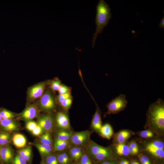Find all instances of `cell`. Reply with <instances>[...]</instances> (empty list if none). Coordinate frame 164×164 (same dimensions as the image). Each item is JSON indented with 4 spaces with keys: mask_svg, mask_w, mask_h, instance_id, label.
<instances>
[{
    "mask_svg": "<svg viewBox=\"0 0 164 164\" xmlns=\"http://www.w3.org/2000/svg\"><path fill=\"white\" fill-rule=\"evenodd\" d=\"M146 128L158 135L164 132V101L159 98L149 106L146 114Z\"/></svg>",
    "mask_w": 164,
    "mask_h": 164,
    "instance_id": "cell-1",
    "label": "cell"
},
{
    "mask_svg": "<svg viewBox=\"0 0 164 164\" xmlns=\"http://www.w3.org/2000/svg\"><path fill=\"white\" fill-rule=\"evenodd\" d=\"M96 10L95 24L96 28L92 39L93 48L95 45V42L98 35L102 32L103 29L107 26L111 17V9L104 0L99 1Z\"/></svg>",
    "mask_w": 164,
    "mask_h": 164,
    "instance_id": "cell-2",
    "label": "cell"
},
{
    "mask_svg": "<svg viewBox=\"0 0 164 164\" xmlns=\"http://www.w3.org/2000/svg\"><path fill=\"white\" fill-rule=\"evenodd\" d=\"M127 103L126 96L124 94H120L107 104V111L105 114H115L119 113L125 108Z\"/></svg>",
    "mask_w": 164,
    "mask_h": 164,
    "instance_id": "cell-3",
    "label": "cell"
},
{
    "mask_svg": "<svg viewBox=\"0 0 164 164\" xmlns=\"http://www.w3.org/2000/svg\"><path fill=\"white\" fill-rule=\"evenodd\" d=\"M92 162L96 163L108 159H115V155L109 148L98 145L90 157Z\"/></svg>",
    "mask_w": 164,
    "mask_h": 164,
    "instance_id": "cell-4",
    "label": "cell"
},
{
    "mask_svg": "<svg viewBox=\"0 0 164 164\" xmlns=\"http://www.w3.org/2000/svg\"><path fill=\"white\" fill-rule=\"evenodd\" d=\"M145 150L153 157L159 159L164 157V143L160 140H156L146 144Z\"/></svg>",
    "mask_w": 164,
    "mask_h": 164,
    "instance_id": "cell-5",
    "label": "cell"
},
{
    "mask_svg": "<svg viewBox=\"0 0 164 164\" xmlns=\"http://www.w3.org/2000/svg\"><path fill=\"white\" fill-rule=\"evenodd\" d=\"M92 133L89 130L73 133L70 142L73 145L84 147L90 140Z\"/></svg>",
    "mask_w": 164,
    "mask_h": 164,
    "instance_id": "cell-6",
    "label": "cell"
},
{
    "mask_svg": "<svg viewBox=\"0 0 164 164\" xmlns=\"http://www.w3.org/2000/svg\"><path fill=\"white\" fill-rule=\"evenodd\" d=\"M39 104L42 109L47 111L52 110L56 107L54 98L49 91H47L41 97Z\"/></svg>",
    "mask_w": 164,
    "mask_h": 164,
    "instance_id": "cell-7",
    "label": "cell"
},
{
    "mask_svg": "<svg viewBox=\"0 0 164 164\" xmlns=\"http://www.w3.org/2000/svg\"><path fill=\"white\" fill-rule=\"evenodd\" d=\"M56 119L57 126L61 129L70 130V121L66 112L64 111L58 112L56 115Z\"/></svg>",
    "mask_w": 164,
    "mask_h": 164,
    "instance_id": "cell-8",
    "label": "cell"
},
{
    "mask_svg": "<svg viewBox=\"0 0 164 164\" xmlns=\"http://www.w3.org/2000/svg\"><path fill=\"white\" fill-rule=\"evenodd\" d=\"M0 159L1 162L8 164L13 160V151L10 146L5 145L1 147Z\"/></svg>",
    "mask_w": 164,
    "mask_h": 164,
    "instance_id": "cell-9",
    "label": "cell"
},
{
    "mask_svg": "<svg viewBox=\"0 0 164 164\" xmlns=\"http://www.w3.org/2000/svg\"><path fill=\"white\" fill-rule=\"evenodd\" d=\"M46 87V84L41 83L32 87L28 93L29 97L32 100L41 98L43 94Z\"/></svg>",
    "mask_w": 164,
    "mask_h": 164,
    "instance_id": "cell-10",
    "label": "cell"
},
{
    "mask_svg": "<svg viewBox=\"0 0 164 164\" xmlns=\"http://www.w3.org/2000/svg\"><path fill=\"white\" fill-rule=\"evenodd\" d=\"M133 133L127 130H123L116 133L114 136L115 145L124 143L132 135Z\"/></svg>",
    "mask_w": 164,
    "mask_h": 164,
    "instance_id": "cell-11",
    "label": "cell"
},
{
    "mask_svg": "<svg viewBox=\"0 0 164 164\" xmlns=\"http://www.w3.org/2000/svg\"><path fill=\"white\" fill-rule=\"evenodd\" d=\"M67 149L72 161L75 162L79 161L84 151L82 147L75 145L70 146Z\"/></svg>",
    "mask_w": 164,
    "mask_h": 164,
    "instance_id": "cell-12",
    "label": "cell"
},
{
    "mask_svg": "<svg viewBox=\"0 0 164 164\" xmlns=\"http://www.w3.org/2000/svg\"><path fill=\"white\" fill-rule=\"evenodd\" d=\"M38 125L42 128L48 132L51 131L53 126L52 118L49 115L43 116L40 117L38 121Z\"/></svg>",
    "mask_w": 164,
    "mask_h": 164,
    "instance_id": "cell-13",
    "label": "cell"
},
{
    "mask_svg": "<svg viewBox=\"0 0 164 164\" xmlns=\"http://www.w3.org/2000/svg\"><path fill=\"white\" fill-rule=\"evenodd\" d=\"M96 106V109L92 118L91 126L94 130L99 132L102 126L101 114L99 108L97 104Z\"/></svg>",
    "mask_w": 164,
    "mask_h": 164,
    "instance_id": "cell-14",
    "label": "cell"
},
{
    "mask_svg": "<svg viewBox=\"0 0 164 164\" xmlns=\"http://www.w3.org/2000/svg\"><path fill=\"white\" fill-rule=\"evenodd\" d=\"M37 113V108L35 106H30L23 111L22 114V117L26 120H31L36 117Z\"/></svg>",
    "mask_w": 164,
    "mask_h": 164,
    "instance_id": "cell-15",
    "label": "cell"
},
{
    "mask_svg": "<svg viewBox=\"0 0 164 164\" xmlns=\"http://www.w3.org/2000/svg\"><path fill=\"white\" fill-rule=\"evenodd\" d=\"M99 133L103 138L110 139L113 134V131L111 125L106 123L102 126Z\"/></svg>",
    "mask_w": 164,
    "mask_h": 164,
    "instance_id": "cell-16",
    "label": "cell"
},
{
    "mask_svg": "<svg viewBox=\"0 0 164 164\" xmlns=\"http://www.w3.org/2000/svg\"><path fill=\"white\" fill-rule=\"evenodd\" d=\"M12 141L14 145L19 148L24 147L26 144L25 137L19 133H16L14 135L12 138Z\"/></svg>",
    "mask_w": 164,
    "mask_h": 164,
    "instance_id": "cell-17",
    "label": "cell"
},
{
    "mask_svg": "<svg viewBox=\"0 0 164 164\" xmlns=\"http://www.w3.org/2000/svg\"><path fill=\"white\" fill-rule=\"evenodd\" d=\"M0 125L3 129L7 132H11L16 130L17 126L11 119H2Z\"/></svg>",
    "mask_w": 164,
    "mask_h": 164,
    "instance_id": "cell-18",
    "label": "cell"
},
{
    "mask_svg": "<svg viewBox=\"0 0 164 164\" xmlns=\"http://www.w3.org/2000/svg\"><path fill=\"white\" fill-rule=\"evenodd\" d=\"M70 142L61 141L56 139L54 141L53 149L55 151L61 152L70 146Z\"/></svg>",
    "mask_w": 164,
    "mask_h": 164,
    "instance_id": "cell-19",
    "label": "cell"
},
{
    "mask_svg": "<svg viewBox=\"0 0 164 164\" xmlns=\"http://www.w3.org/2000/svg\"><path fill=\"white\" fill-rule=\"evenodd\" d=\"M36 145L42 156L46 157L51 154L52 151V146L43 143L37 144Z\"/></svg>",
    "mask_w": 164,
    "mask_h": 164,
    "instance_id": "cell-20",
    "label": "cell"
},
{
    "mask_svg": "<svg viewBox=\"0 0 164 164\" xmlns=\"http://www.w3.org/2000/svg\"><path fill=\"white\" fill-rule=\"evenodd\" d=\"M57 158L59 164H71L72 160L68 152L62 151L57 155Z\"/></svg>",
    "mask_w": 164,
    "mask_h": 164,
    "instance_id": "cell-21",
    "label": "cell"
},
{
    "mask_svg": "<svg viewBox=\"0 0 164 164\" xmlns=\"http://www.w3.org/2000/svg\"><path fill=\"white\" fill-rule=\"evenodd\" d=\"M115 146L116 152L118 155L126 156L130 155L128 145L125 143L116 144Z\"/></svg>",
    "mask_w": 164,
    "mask_h": 164,
    "instance_id": "cell-22",
    "label": "cell"
},
{
    "mask_svg": "<svg viewBox=\"0 0 164 164\" xmlns=\"http://www.w3.org/2000/svg\"><path fill=\"white\" fill-rule=\"evenodd\" d=\"M73 132L69 130L61 129L57 133L56 138L59 140L70 142Z\"/></svg>",
    "mask_w": 164,
    "mask_h": 164,
    "instance_id": "cell-23",
    "label": "cell"
},
{
    "mask_svg": "<svg viewBox=\"0 0 164 164\" xmlns=\"http://www.w3.org/2000/svg\"><path fill=\"white\" fill-rule=\"evenodd\" d=\"M18 153L27 162L30 161L31 157V150L30 148L27 147L20 150L18 151Z\"/></svg>",
    "mask_w": 164,
    "mask_h": 164,
    "instance_id": "cell-24",
    "label": "cell"
},
{
    "mask_svg": "<svg viewBox=\"0 0 164 164\" xmlns=\"http://www.w3.org/2000/svg\"><path fill=\"white\" fill-rule=\"evenodd\" d=\"M10 139V135L7 132H0V146L7 145Z\"/></svg>",
    "mask_w": 164,
    "mask_h": 164,
    "instance_id": "cell-25",
    "label": "cell"
},
{
    "mask_svg": "<svg viewBox=\"0 0 164 164\" xmlns=\"http://www.w3.org/2000/svg\"><path fill=\"white\" fill-rule=\"evenodd\" d=\"M40 141L41 143L52 145V139L48 132H46L40 137Z\"/></svg>",
    "mask_w": 164,
    "mask_h": 164,
    "instance_id": "cell-26",
    "label": "cell"
},
{
    "mask_svg": "<svg viewBox=\"0 0 164 164\" xmlns=\"http://www.w3.org/2000/svg\"><path fill=\"white\" fill-rule=\"evenodd\" d=\"M73 102L72 97L69 98L62 102L59 105L64 112H67L70 108Z\"/></svg>",
    "mask_w": 164,
    "mask_h": 164,
    "instance_id": "cell-27",
    "label": "cell"
},
{
    "mask_svg": "<svg viewBox=\"0 0 164 164\" xmlns=\"http://www.w3.org/2000/svg\"><path fill=\"white\" fill-rule=\"evenodd\" d=\"M155 134L152 130L147 129L141 131L139 133V135L142 138L149 139L153 138Z\"/></svg>",
    "mask_w": 164,
    "mask_h": 164,
    "instance_id": "cell-28",
    "label": "cell"
},
{
    "mask_svg": "<svg viewBox=\"0 0 164 164\" xmlns=\"http://www.w3.org/2000/svg\"><path fill=\"white\" fill-rule=\"evenodd\" d=\"M80 164H92V161L89 155L85 151L78 162Z\"/></svg>",
    "mask_w": 164,
    "mask_h": 164,
    "instance_id": "cell-29",
    "label": "cell"
},
{
    "mask_svg": "<svg viewBox=\"0 0 164 164\" xmlns=\"http://www.w3.org/2000/svg\"><path fill=\"white\" fill-rule=\"evenodd\" d=\"M45 162L46 164H59L56 155L50 154L46 157Z\"/></svg>",
    "mask_w": 164,
    "mask_h": 164,
    "instance_id": "cell-30",
    "label": "cell"
},
{
    "mask_svg": "<svg viewBox=\"0 0 164 164\" xmlns=\"http://www.w3.org/2000/svg\"><path fill=\"white\" fill-rule=\"evenodd\" d=\"M0 114L2 119H11L14 116L10 111L4 109L0 110Z\"/></svg>",
    "mask_w": 164,
    "mask_h": 164,
    "instance_id": "cell-31",
    "label": "cell"
},
{
    "mask_svg": "<svg viewBox=\"0 0 164 164\" xmlns=\"http://www.w3.org/2000/svg\"><path fill=\"white\" fill-rule=\"evenodd\" d=\"M62 84L60 80L56 79L52 80L50 84L51 89L53 91H58L59 88Z\"/></svg>",
    "mask_w": 164,
    "mask_h": 164,
    "instance_id": "cell-32",
    "label": "cell"
},
{
    "mask_svg": "<svg viewBox=\"0 0 164 164\" xmlns=\"http://www.w3.org/2000/svg\"><path fill=\"white\" fill-rule=\"evenodd\" d=\"M72 97L71 93H68L64 94H59L57 97L56 101L60 105L62 102L66 99Z\"/></svg>",
    "mask_w": 164,
    "mask_h": 164,
    "instance_id": "cell-33",
    "label": "cell"
},
{
    "mask_svg": "<svg viewBox=\"0 0 164 164\" xmlns=\"http://www.w3.org/2000/svg\"><path fill=\"white\" fill-rule=\"evenodd\" d=\"M58 91L59 94H64L71 93V88L70 87L64 84H62Z\"/></svg>",
    "mask_w": 164,
    "mask_h": 164,
    "instance_id": "cell-34",
    "label": "cell"
},
{
    "mask_svg": "<svg viewBox=\"0 0 164 164\" xmlns=\"http://www.w3.org/2000/svg\"><path fill=\"white\" fill-rule=\"evenodd\" d=\"M12 164H27V162L19 154L17 155L13 159Z\"/></svg>",
    "mask_w": 164,
    "mask_h": 164,
    "instance_id": "cell-35",
    "label": "cell"
},
{
    "mask_svg": "<svg viewBox=\"0 0 164 164\" xmlns=\"http://www.w3.org/2000/svg\"><path fill=\"white\" fill-rule=\"evenodd\" d=\"M38 125L34 121H30L26 123V127L28 130L32 132Z\"/></svg>",
    "mask_w": 164,
    "mask_h": 164,
    "instance_id": "cell-36",
    "label": "cell"
},
{
    "mask_svg": "<svg viewBox=\"0 0 164 164\" xmlns=\"http://www.w3.org/2000/svg\"><path fill=\"white\" fill-rule=\"evenodd\" d=\"M43 129L38 125L32 132L33 135L36 136L40 135L42 133Z\"/></svg>",
    "mask_w": 164,
    "mask_h": 164,
    "instance_id": "cell-37",
    "label": "cell"
},
{
    "mask_svg": "<svg viewBox=\"0 0 164 164\" xmlns=\"http://www.w3.org/2000/svg\"><path fill=\"white\" fill-rule=\"evenodd\" d=\"M117 162L115 159H108L104 160L96 164H117Z\"/></svg>",
    "mask_w": 164,
    "mask_h": 164,
    "instance_id": "cell-38",
    "label": "cell"
},
{
    "mask_svg": "<svg viewBox=\"0 0 164 164\" xmlns=\"http://www.w3.org/2000/svg\"><path fill=\"white\" fill-rule=\"evenodd\" d=\"M138 155L142 158L146 164H151L150 159L146 155L141 153L139 154Z\"/></svg>",
    "mask_w": 164,
    "mask_h": 164,
    "instance_id": "cell-39",
    "label": "cell"
},
{
    "mask_svg": "<svg viewBox=\"0 0 164 164\" xmlns=\"http://www.w3.org/2000/svg\"><path fill=\"white\" fill-rule=\"evenodd\" d=\"M132 148L138 151H139V148L137 143L134 141H131L129 144Z\"/></svg>",
    "mask_w": 164,
    "mask_h": 164,
    "instance_id": "cell-40",
    "label": "cell"
},
{
    "mask_svg": "<svg viewBox=\"0 0 164 164\" xmlns=\"http://www.w3.org/2000/svg\"><path fill=\"white\" fill-rule=\"evenodd\" d=\"M130 155H135L138 154V152L132 148L129 145H128Z\"/></svg>",
    "mask_w": 164,
    "mask_h": 164,
    "instance_id": "cell-41",
    "label": "cell"
},
{
    "mask_svg": "<svg viewBox=\"0 0 164 164\" xmlns=\"http://www.w3.org/2000/svg\"><path fill=\"white\" fill-rule=\"evenodd\" d=\"M130 162L128 160L123 159L117 162V164H129Z\"/></svg>",
    "mask_w": 164,
    "mask_h": 164,
    "instance_id": "cell-42",
    "label": "cell"
},
{
    "mask_svg": "<svg viewBox=\"0 0 164 164\" xmlns=\"http://www.w3.org/2000/svg\"><path fill=\"white\" fill-rule=\"evenodd\" d=\"M160 28L164 29V17L162 18L159 24Z\"/></svg>",
    "mask_w": 164,
    "mask_h": 164,
    "instance_id": "cell-43",
    "label": "cell"
},
{
    "mask_svg": "<svg viewBox=\"0 0 164 164\" xmlns=\"http://www.w3.org/2000/svg\"><path fill=\"white\" fill-rule=\"evenodd\" d=\"M129 164H140L139 162L133 160L130 162Z\"/></svg>",
    "mask_w": 164,
    "mask_h": 164,
    "instance_id": "cell-44",
    "label": "cell"
},
{
    "mask_svg": "<svg viewBox=\"0 0 164 164\" xmlns=\"http://www.w3.org/2000/svg\"><path fill=\"white\" fill-rule=\"evenodd\" d=\"M71 164H80L78 162H75L73 163H71Z\"/></svg>",
    "mask_w": 164,
    "mask_h": 164,
    "instance_id": "cell-45",
    "label": "cell"
},
{
    "mask_svg": "<svg viewBox=\"0 0 164 164\" xmlns=\"http://www.w3.org/2000/svg\"><path fill=\"white\" fill-rule=\"evenodd\" d=\"M2 119V118L1 117V115L0 114V122L1 121Z\"/></svg>",
    "mask_w": 164,
    "mask_h": 164,
    "instance_id": "cell-46",
    "label": "cell"
},
{
    "mask_svg": "<svg viewBox=\"0 0 164 164\" xmlns=\"http://www.w3.org/2000/svg\"><path fill=\"white\" fill-rule=\"evenodd\" d=\"M41 164H46L44 162H42L41 163Z\"/></svg>",
    "mask_w": 164,
    "mask_h": 164,
    "instance_id": "cell-47",
    "label": "cell"
},
{
    "mask_svg": "<svg viewBox=\"0 0 164 164\" xmlns=\"http://www.w3.org/2000/svg\"><path fill=\"white\" fill-rule=\"evenodd\" d=\"M1 146H0V149ZM1 162V160H0V163Z\"/></svg>",
    "mask_w": 164,
    "mask_h": 164,
    "instance_id": "cell-48",
    "label": "cell"
}]
</instances>
